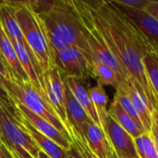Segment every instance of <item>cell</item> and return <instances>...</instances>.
Segmentation results:
<instances>
[{
	"label": "cell",
	"mask_w": 158,
	"mask_h": 158,
	"mask_svg": "<svg viewBox=\"0 0 158 158\" xmlns=\"http://www.w3.org/2000/svg\"><path fill=\"white\" fill-rule=\"evenodd\" d=\"M94 24L106 44L127 69L129 77L142 88L153 106L158 105L148 83L142 59L151 49L137 27L110 1H86Z\"/></svg>",
	"instance_id": "1"
},
{
	"label": "cell",
	"mask_w": 158,
	"mask_h": 158,
	"mask_svg": "<svg viewBox=\"0 0 158 158\" xmlns=\"http://www.w3.org/2000/svg\"><path fill=\"white\" fill-rule=\"evenodd\" d=\"M27 3L45 26L52 54L74 46L90 56L86 40V29L74 1L36 0Z\"/></svg>",
	"instance_id": "2"
},
{
	"label": "cell",
	"mask_w": 158,
	"mask_h": 158,
	"mask_svg": "<svg viewBox=\"0 0 158 158\" xmlns=\"http://www.w3.org/2000/svg\"><path fill=\"white\" fill-rule=\"evenodd\" d=\"M20 29L28 47L37 58L44 72L53 66L52 53L45 26L27 1H10Z\"/></svg>",
	"instance_id": "3"
},
{
	"label": "cell",
	"mask_w": 158,
	"mask_h": 158,
	"mask_svg": "<svg viewBox=\"0 0 158 158\" xmlns=\"http://www.w3.org/2000/svg\"><path fill=\"white\" fill-rule=\"evenodd\" d=\"M3 85L7 94L15 104L21 105L31 112L41 117L68 139L72 140L65 126L49 105L46 96L38 91L30 81L18 80L7 73L4 78Z\"/></svg>",
	"instance_id": "4"
},
{
	"label": "cell",
	"mask_w": 158,
	"mask_h": 158,
	"mask_svg": "<svg viewBox=\"0 0 158 158\" xmlns=\"http://www.w3.org/2000/svg\"><path fill=\"white\" fill-rule=\"evenodd\" d=\"M0 132L2 143L17 158H37L40 150L20 122V113L13 103L0 97Z\"/></svg>",
	"instance_id": "5"
},
{
	"label": "cell",
	"mask_w": 158,
	"mask_h": 158,
	"mask_svg": "<svg viewBox=\"0 0 158 158\" xmlns=\"http://www.w3.org/2000/svg\"><path fill=\"white\" fill-rule=\"evenodd\" d=\"M74 4L86 29V40L92 61L99 62L114 69L119 74L122 81H126L130 77L125 67L108 47L102 35L95 26L87 2L75 0L74 1Z\"/></svg>",
	"instance_id": "6"
},
{
	"label": "cell",
	"mask_w": 158,
	"mask_h": 158,
	"mask_svg": "<svg viewBox=\"0 0 158 158\" xmlns=\"http://www.w3.org/2000/svg\"><path fill=\"white\" fill-rule=\"evenodd\" d=\"M53 66L63 78L75 77L88 79L91 75V57L80 48L72 46L52 54Z\"/></svg>",
	"instance_id": "7"
},
{
	"label": "cell",
	"mask_w": 158,
	"mask_h": 158,
	"mask_svg": "<svg viewBox=\"0 0 158 158\" xmlns=\"http://www.w3.org/2000/svg\"><path fill=\"white\" fill-rule=\"evenodd\" d=\"M44 93L49 105L59 116L71 136L72 131L65 111V83L61 72L54 66L44 72Z\"/></svg>",
	"instance_id": "8"
},
{
	"label": "cell",
	"mask_w": 158,
	"mask_h": 158,
	"mask_svg": "<svg viewBox=\"0 0 158 158\" xmlns=\"http://www.w3.org/2000/svg\"><path fill=\"white\" fill-rule=\"evenodd\" d=\"M121 11L141 31L151 48L158 51V20L144 10H137L118 4L115 0L110 1Z\"/></svg>",
	"instance_id": "9"
},
{
	"label": "cell",
	"mask_w": 158,
	"mask_h": 158,
	"mask_svg": "<svg viewBox=\"0 0 158 158\" xmlns=\"http://www.w3.org/2000/svg\"><path fill=\"white\" fill-rule=\"evenodd\" d=\"M103 131L117 158L138 157L134 139L109 115L106 118Z\"/></svg>",
	"instance_id": "10"
},
{
	"label": "cell",
	"mask_w": 158,
	"mask_h": 158,
	"mask_svg": "<svg viewBox=\"0 0 158 158\" xmlns=\"http://www.w3.org/2000/svg\"><path fill=\"white\" fill-rule=\"evenodd\" d=\"M10 40V39H9ZM15 52L18 56L21 68L23 69L30 82L44 95V70L40 66L37 58L34 56L31 49L16 41L10 40ZM46 96V95H45Z\"/></svg>",
	"instance_id": "11"
},
{
	"label": "cell",
	"mask_w": 158,
	"mask_h": 158,
	"mask_svg": "<svg viewBox=\"0 0 158 158\" xmlns=\"http://www.w3.org/2000/svg\"><path fill=\"white\" fill-rule=\"evenodd\" d=\"M65 111L69 127L72 134L76 135L85 140V134L88 127L92 122L85 109L79 105L76 99L74 97L70 90L65 85Z\"/></svg>",
	"instance_id": "12"
},
{
	"label": "cell",
	"mask_w": 158,
	"mask_h": 158,
	"mask_svg": "<svg viewBox=\"0 0 158 158\" xmlns=\"http://www.w3.org/2000/svg\"><path fill=\"white\" fill-rule=\"evenodd\" d=\"M126 92L128 93L130 101L135 108V111L142 124L146 132H150L152 125L153 106L143 94L142 88L136 83L134 80L129 78L123 82Z\"/></svg>",
	"instance_id": "13"
},
{
	"label": "cell",
	"mask_w": 158,
	"mask_h": 158,
	"mask_svg": "<svg viewBox=\"0 0 158 158\" xmlns=\"http://www.w3.org/2000/svg\"><path fill=\"white\" fill-rule=\"evenodd\" d=\"M15 104V103H14ZM16 108L18 109V111L25 117V118L34 126V128L38 131L40 133H42L43 135L47 136V138H49L50 140L54 141L55 143H57L59 145H61L62 148L64 149H69L73 141L68 139L65 135H63L61 131H59L54 126H52L49 122H47V120H45L44 118H42L41 117L35 115L34 113L31 112L29 109H27L26 107H24L21 105L19 104H15Z\"/></svg>",
	"instance_id": "14"
},
{
	"label": "cell",
	"mask_w": 158,
	"mask_h": 158,
	"mask_svg": "<svg viewBox=\"0 0 158 158\" xmlns=\"http://www.w3.org/2000/svg\"><path fill=\"white\" fill-rule=\"evenodd\" d=\"M63 81L79 105L85 109L92 122L101 126L98 114L88 94V89L90 88L88 87V80L75 77H65L63 78Z\"/></svg>",
	"instance_id": "15"
},
{
	"label": "cell",
	"mask_w": 158,
	"mask_h": 158,
	"mask_svg": "<svg viewBox=\"0 0 158 158\" xmlns=\"http://www.w3.org/2000/svg\"><path fill=\"white\" fill-rule=\"evenodd\" d=\"M0 59L5 65L8 75L21 81H29L20 66L13 44L0 25Z\"/></svg>",
	"instance_id": "16"
},
{
	"label": "cell",
	"mask_w": 158,
	"mask_h": 158,
	"mask_svg": "<svg viewBox=\"0 0 158 158\" xmlns=\"http://www.w3.org/2000/svg\"><path fill=\"white\" fill-rule=\"evenodd\" d=\"M85 141L90 152L97 158H112L115 154L104 131L93 122L87 129Z\"/></svg>",
	"instance_id": "17"
},
{
	"label": "cell",
	"mask_w": 158,
	"mask_h": 158,
	"mask_svg": "<svg viewBox=\"0 0 158 158\" xmlns=\"http://www.w3.org/2000/svg\"><path fill=\"white\" fill-rule=\"evenodd\" d=\"M20 118L21 124L23 125L29 135L33 138L34 142L36 143V145L39 147L41 151H43L46 155H47L51 158H68L66 149L62 148L57 143L50 140L47 136L43 135L38 131H36L34 128V126L20 113Z\"/></svg>",
	"instance_id": "18"
},
{
	"label": "cell",
	"mask_w": 158,
	"mask_h": 158,
	"mask_svg": "<svg viewBox=\"0 0 158 158\" xmlns=\"http://www.w3.org/2000/svg\"><path fill=\"white\" fill-rule=\"evenodd\" d=\"M0 25L10 40L28 46L18 24L10 1L0 2Z\"/></svg>",
	"instance_id": "19"
},
{
	"label": "cell",
	"mask_w": 158,
	"mask_h": 158,
	"mask_svg": "<svg viewBox=\"0 0 158 158\" xmlns=\"http://www.w3.org/2000/svg\"><path fill=\"white\" fill-rule=\"evenodd\" d=\"M108 113L133 139H136L146 132L132 120V118L125 112L116 100L114 99L112 102L108 109Z\"/></svg>",
	"instance_id": "20"
},
{
	"label": "cell",
	"mask_w": 158,
	"mask_h": 158,
	"mask_svg": "<svg viewBox=\"0 0 158 158\" xmlns=\"http://www.w3.org/2000/svg\"><path fill=\"white\" fill-rule=\"evenodd\" d=\"M145 75L158 105V51L151 48L142 59Z\"/></svg>",
	"instance_id": "21"
},
{
	"label": "cell",
	"mask_w": 158,
	"mask_h": 158,
	"mask_svg": "<svg viewBox=\"0 0 158 158\" xmlns=\"http://www.w3.org/2000/svg\"><path fill=\"white\" fill-rule=\"evenodd\" d=\"M91 75L97 80V83L102 86L110 85L116 89L123 82L119 74L114 69L96 61H91Z\"/></svg>",
	"instance_id": "22"
},
{
	"label": "cell",
	"mask_w": 158,
	"mask_h": 158,
	"mask_svg": "<svg viewBox=\"0 0 158 158\" xmlns=\"http://www.w3.org/2000/svg\"><path fill=\"white\" fill-rule=\"evenodd\" d=\"M88 94L92 101V104L95 107V110L98 114L101 127L103 130L105 120L108 116V109H107L108 95L103 86L99 83H97L93 87H90L88 89Z\"/></svg>",
	"instance_id": "23"
},
{
	"label": "cell",
	"mask_w": 158,
	"mask_h": 158,
	"mask_svg": "<svg viewBox=\"0 0 158 158\" xmlns=\"http://www.w3.org/2000/svg\"><path fill=\"white\" fill-rule=\"evenodd\" d=\"M115 100H116L118 102V104L121 106V107L125 110V112L132 118V120L142 130H144V128L142 127V124L135 111V108L130 101V98L128 94V93L125 90V87L123 85V82H121L119 84V86L115 89ZM145 131V130H144Z\"/></svg>",
	"instance_id": "24"
},
{
	"label": "cell",
	"mask_w": 158,
	"mask_h": 158,
	"mask_svg": "<svg viewBox=\"0 0 158 158\" xmlns=\"http://www.w3.org/2000/svg\"><path fill=\"white\" fill-rule=\"evenodd\" d=\"M142 137L144 143V158H158V151L151 134L145 132Z\"/></svg>",
	"instance_id": "25"
},
{
	"label": "cell",
	"mask_w": 158,
	"mask_h": 158,
	"mask_svg": "<svg viewBox=\"0 0 158 158\" xmlns=\"http://www.w3.org/2000/svg\"><path fill=\"white\" fill-rule=\"evenodd\" d=\"M72 141L74 143V145L77 147V149L79 150L80 154L82 155V156L84 158H97L89 150L88 146L87 145V143L85 140H83L82 138L76 136V135H73L72 136Z\"/></svg>",
	"instance_id": "26"
},
{
	"label": "cell",
	"mask_w": 158,
	"mask_h": 158,
	"mask_svg": "<svg viewBox=\"0 0 158 158\" xmlns=\"http://www.w3.org/2000/svg\"><path fill=\"white\" fill-rule=\"evenodd\" d=\"M115 1L118 4L132 9L144 10L150 0H115Z\"/></svg>",
	"instance_id": "27"
},
{
	"label": "cell",
	"mask_w": 158,
	"mask_h": 158,
	"mask_svg": "<svg viewBox=\"0 0 158 158\" xmlns=\"http://www.w3.org/2000/svg\"><path fill=\"white\" fill-rule=\"evenodd\" d=\"M153 138V141L155 143V145L158 151V106L154 108L153 114H152V125H151V131L149 132Z\"/></svg>",
	"instance_id": "28"
},
{
	"label": "cell",
	"mask_w": 158,
	"mask_h": 158,
	"mask_svg": "<svg viewBox=\"0 0 158 158\" xmlns=\"http://www.w3.org/2000/svg\"><path fill=\"white\" fill-rule=\"evenodd\" d=\"M7 70L5 67V65L3 64V62L1 61L0 59V97L7 102V103H13V101L10 99V97L8 96V94H7L5 88H4V85H3V81H4V78L6 77V75L7 74Z\"/></svg>",
	"instance_id": "29"
},
{
	"label": "cell",
	"mask_w": 158,
	"mask_h": 158,
	"mask_svg": "<svg viewBox=\"0 0 158 158\" xmlns=\"http://www.w3.org/2000/svg\"><path fill=\"white\" fill-rule=\"evenodd\" d=\"M144 11L147 12L149 15H151L153 18L158 20V1L157 0H150L146 7L144 8Z\"/></svg>",
	"instance_id": "30"
},
{
	"label": "cell",
	"mask_w": 158,
	"mask_h": 158,
	"mask_svg": "<svg viewBox=\"0 0 158 158\" xmlns=\"http://www.w3.org/2000/svg\"><path fill=\"white\" fill-rule=\"evenodd\" d=\"M67 156L68 158H84L74 143H72L70 148L67 149Z\"/></svg>",
	"instance_id": "31"
},
{
	"label": "cell",
	"mask_w": 158,
	"mask_h": 158,
	"mask_svg": "<svg viewBox=\"0 0 158 158\" xmlns=\"http://www.w3.org/2000/svg\"><path fill=\"white\" fill-rule=\"evenodd\" d=\"M0 158H15L13 154L2 142H0Z\"/></svg>",
	"instance_id": "32"
},
{
	"label": "cell",
	"mask_w": 158,
	"mask_h": 158,
	"mask_svg": "<svg viewBox=\"0 0 158 158\" xmlns=\"http://www.w3.org/2000/svg\"><path fill=\"white\" fill-rule=\"evenodd\" d=\"M37 158H51V157H49L47 155H46L43 151L39 150V151H38V154H37Z\"/></svg>",
	"instance_id": "33"
},
{
	"label": "cell",
	"mask_w": 158,
	"mask_h": 158,
	"mask_svg": "<svg viewBox=\"0 0 158 158\" xmlns=\"http://www.w3.org/2000/svg\"><path fill=\"white\" fill-rule=\"evenodd\" d=\"M0 142H2V135H1V132H0Z\"/></svg>",
	"instance_id": "34"
},
{
	"label": "cell",
	"mask_w": 158,
	"mask_h": 158,
	"mask_svg": "<svg viewBox=\"0 0 158 158\" xmlns=\"http://www.w3.org/2000/svg\"><path fill=\"white\" fill-rule=\"evenodd\" d=\"M136 158H140V157H139V156H138V157H136Z\"/></svg>",
	"instance_id": "35"
},
{
	"label": "cell",
	"mask_w": 158,
	"mask_h": 158,
	"mask_svg": "<svg viewBox=\"0 0 158 158\" xmlns=\"http://www.w3.org/2000/svg\"><path fill=\"white\" fill-rule=\"evenodd\" d=\"M14 157H15V156H14ZM15 158H17V157H15Z\"/></svg>",
	"instance_id": "36"
}]
</instances>
